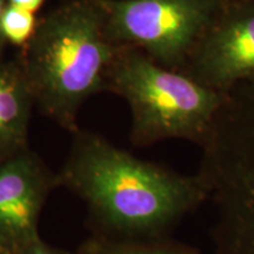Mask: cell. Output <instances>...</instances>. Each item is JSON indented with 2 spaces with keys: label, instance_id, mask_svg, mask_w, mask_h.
Listing matches in <instances>:
<instances>
[{
  "label": "cell",
  "instance_id": "6da1fadb",
  "mask_svg": "<svg viewBox=\"0 0 254 254\" xmlns=\"http://www.w3.org/2000/svg\"><path fill=\"white\" fill-rule=\"evenodd\" d=\"M63 182L109 230L127 237H161L206 201L199 176L144 161L99 135L79 133Z\"/></svg>",
  "mask_w": 254,
  "mask_h": 254
},
{
  "label": "cell",
  "instance_id": "7a4b0ae2",
  "mask_svg": "<svg viewBox=\"0 0 254 254\" xmlns=\"http://www.w3.org/2000/svg\"><path fill=\"white\" fill-rule=\"evenodd\" d=\"M120 47L107 26L105 0H72L38 20L19 63L34 103L69 131L81 105L106 91Z\"/></svg>",
  "mask_w": 254,
  "mask_h": 254
},
{
  "label": "cell",
  "instance_id": "3957f363",
  "mask_svg": "<svg viewBox=\"0 0 254 254\" xmlns=\"http://www.w3.org/2000/svg\"><path fill=\"white\" fill-rule=\"evenodd\" d=\"M106 91L128 104L131 140L138 146L174 138L201 146L226 99V93L158 65L134 47H120L107 74Z\"/></svg>",
  "mask_w": 254,
  "mask_h": 254
},
{
  "label": "cell",
  "instance_id": "277c9868",
  "mask_svg": "<svg viewBox=\"0 0 254 254\" xmlns=\"http://www.w3.org/2000/svg\"><path fill=\"white\" fill-rule=\"evenodd\" d=\"M233 0H105L110 36L180 72L201 38Z\"/></svg>",
  "mask_w": 254,
  "mask_h": 254
},
{
  "label": "cell",
  "instance_id": "5b68a950",
  "mask_svg": "<svg viewBox=\"0 0 254 254\" xmlns=\"http://www.w3.org/2000/svg\"><path fill=\"white\" fill-rule=\"evenodd\" d=\"M180 73L222 93L239 84H254V0H233Z\"/></svg>",
  "mask_w": 254,
  "mask_h": 254
},
{
  "label": "cell",
  "instance_id": "8992f818",
  "mask_svg": "<svg viewBox=\"0 0 254 254\" xmlns=\"http://www.w3.org/2000/svg\"><path fill=\"white\" fill-rule=\"evenodd\" d=\"M50 178L27 150L0 163V249L19 254L39 239L38 221Z\"/></svg>",
  "mask_w": 254,
  "mask_h": 254
},
{
  "label": "cell",
  "instance_id": "52a82bcc",
  "mask_svg": "<svg viewBox=\"0 0 254 254\" xmlns=\"http://www.w3.org/2000/svg\"><path fill=\"white\" fill-rule=\"evenodd\" d=\"M34 103L19 64L0 59V163L26 148Z\"/></svg>",
  "mask_w": 254,
  "mask_h": 254
},
{
  "label": "cell",
  "instance_id": "ba28073f",
  "mask_svg": "<svg viewBox=\"0 0 254 254\" xmlns=\"http://www.w3.org/2000/svg\"><path fill=\"white\" fill-rule=\"evenodd\" d=\"M37 23L33 12L7 2L1 15V32L6 43L24 47L33 36Z\"/></svg>",
  "mask_w": 254,
  "mask_h": 254
},
{
  "label": "cell",
  "instance_id": "9c48e42d",
  "mask_svg": "<svg viewBox=\"0 0 254 254\" xmlns=\"http://www.w3.org/2000/svg\"><path fill=\"white\" fill-rule=\"evenodd\" d=\"M92 254H199L192 247L172 241L155 240L147 244H100Z\"/></svg>",
  "mask_w": 254,
  "mask_h": 254
},
{
  "label": "cell",
  "instance_id": "30bf717a",
  "mask_svg": "<svg viewBox=\"0 0 254 254\" xmlns=\"http://www.w3.org/2000/svg\"><path fill=\"white\" fill-rule=\"evenodd\" d=\"M19 254H66V253L52 249L51 246L46 245L45 243H43L40 239H38L37 241H34L33 244H31L30 246H27L26 249H24Z\"/></svg>",
  "mask_w": 254,
  "mask_h": 254
},
{
  "label": "cell",
  "instance_id": "8fae6325",
  "mask_svg": "<svg viewBox=\"0 0 254 254\" xmlns=\"http://www.w3.org/2000/svg\"><path fill=\"white\" fill-rule=\"evenodd\" d=\"M7 2L9 5L17 6V7L27 9V11L36 13L45 2V0H7Z\"/></svg>",
  "mask_w": 254,
  "mask_h": 254
},
{
  "label": "cell",
  "instance_id": "7c38bea8",
  "mask_svg": "<svg viewBox=\"0 0 254 254\" xmlns=\"http://www.w3.org/2000/svg\"><path fill=\"white\" fill-rule=\"evenodd\" d=\"M7 5V0H0V58H1V53L4 51V47L6 45V40L4 36H2V32H1V15L2 12Z\"/></svg>",
  "mask_w": 254,
  "mask_h": 254
},
{
  "label": "cell",
  "instance_id": "4fadbf2b",
  "mask_svg": "<svg viewBox=\"0 0 254 254\" xmlns=\"http://www.w3.org/2000/svg\"><path fill=\"white\" fill-rule=\"evenodd\" d=\"M0 254H9V253H7L6 251H4L2 249H0Z\"/></svg>",
  "mask_w": 254,
  "mask_h": 254
}]
</instances>
